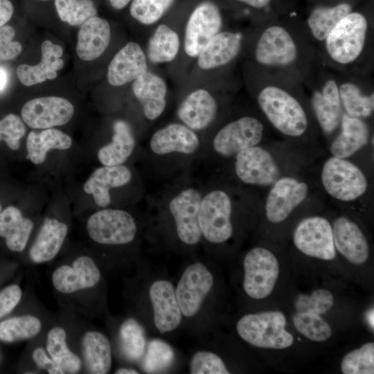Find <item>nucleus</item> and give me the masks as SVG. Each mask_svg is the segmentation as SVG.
<instances>
[{
    "instance_id": "nucleus-49",
    "label": "nucleus",
    "mask_w": 374,
    "mask_h": 374,
    "mask_svg": "<svg viewBox=\"0 0 374 374\" xmlns=\"http://www.w3.org/2000/svg\"><path fill=\"white\" fill-rule=\"evenodd\" d=\"M37 339H36V344H34L30 348V361L33 364L32 370L35 373H39L37 371H45L48 374H65L64 370L51 358L47 352L44 346V338L42 344Z\"/></svg>"
},
{
    "instance_id": "nucleus-47",
    "label": "nucleus",
    "mask_w": 374,
    "mask_h": 374,
    "mask_svg": "<svg viewBox=\"0 0 374 374\" xmlns=\"http://www.w3.org/2000/svg\"><path fill=\"white\" fill-rule=\"evenodd\" d=\"M192 374H229L230 373L223 359L217 354L207 350L196 352L189 364Z\"/></svg>"
},
{
    "instance_id": "nucleus-34",
    "label": "nucleus",
    "mask_w": 374,
    "mask_h": 374,
    "mask_svg": "<svg viewBox=\"0 0 374 374\" xmlns=\"http://www.w3.org/2000/svg\"><path fill=\"white\" fill-rule=\"evenodd\" d=\"M353 10V0H339L315 6L310 10L306 19L307 28L311 37L317 42H324L335 25Z\"/></svg>"
},
{
    "instance_id": "nucleus-44",
    "label": "nucleus",
    "mask_w": 374,
    "mask_h": 374,
    "mask_svg": "<svg viewBox=\"0 0 374 374\" xmlns=\"http://www.w3.org/2000/svg\"><path fill=\"white\" fill-rule=\"evenodd\" d=\"M175 359L172 348L160 339L151 340L143 355V369L145 373H159L170 366Z\"/></svg>"
},
{
    "instance_id": "nucleus-38",
    "label": "nucleus",
    "mask_w": 374,
    "mask_h": 374,
    "mask_svg": "<svg viewBox=\"0 0 374 374\" xmlns=\"http://www.w3.org/2000/svg\"><path fill=\"white\" fill-rule=\"evenodd\" d=\"M71 144V137L60 130L48 128L39 133L32 131L26 141L28 157L33 163L40 164L45 161L48 150H66Z\"/></svg>"
},
{
    "instance_id": "nucleus-6",
    "label": "nucleus",
    "mask_w": 374,
    "mask_h": 374,
    "mask_svg": "<svg viewBox=\"0 0 374 374\" xmlns=\"http://www.w3.org/2000/svg\"><path fill=\"white\" fill-rule=\"evenodd\" d=\"M286 324L285 315L275 310L247 314L238 321L235 328L240 337L253 346L285 349L294 340Z\"/></svg>"
},
{
    "instance_id": "nucleus-43",
    "label": "nucleus",
    "mask_w": 374,
    "mask_h": 374,
    "mask_svg": "<svg viewBox=\"0 0 374 374\" xmlns=\"http://www.w3.org/2000/svg\"><path fill=\"white\" fill-rule=\"evenodd\" d=\"M176 0H132L130 14L143 25L159 21L173 6Z\"/></svg>"
},
{
    "instance_id": "nucleus-9",
    "label": "nucleus",
    "mask_w": 374,
    "mask_h": 374,
    "mask_svg": "<svg viewBox=\"0 0 374 374\" xmlns=\"http://www.w3.org/2000/svg\"><path fill=\"white\" fill-rule=\"evenodd\" d=\"M265 133L262 120L254 116H242L219 129L212 139L211 149L221 158H234L240 152L260 145Z\"/></svg>"
},
{
    "instance_id": "nucleus-26",
    "label": "nucleus",
    "mask_w": 374,
    "mask_h": 374,
    "mask_svg": "<svg viewBox=\"0 0 374 374\" xmlns=\"http://www.w3.org/2000/svg\"><path fill=\"white\" fill-rule=\"evenodd\" d=\"M47 316L39 311L30 310L0 321V341L15 343L37 339L52 323Z\"/></svg>"
},
{
    "instance_id": "nucleus-23",
    "label": "nucleus",
    "mask_w": 374,
    "mask_h": 374,
    "mask_svg": "<svg viewBox=\"0 0 374 374\" xmlns=\"http://www.w3.org/2000/svg\"><path fill=\"white\" fill-rule=\"evenodd\" d=\"M218 109L214 96L206 89H198L183 100L177 114L181 123L197 133L215 121Z\"/></svg>"
},
{
    "instance_id": "nucleus-8",
    "label": "nucleus",
    "mask_w": 374,
    "mask_h": 374,
    "mask_svg": "<svg viewBox=\"0 0 374 374\" xmlns=\"http://www.w3.org/2000/svg\"><path fill=\"white\" fill-rule=\"evenodd\" d=\"M233 159L236 177L248 186H271L280 177L287 175L280 161L260 144L240 152Z\"/></svg>"
},
{
    "instance_id": "nucleus-16",
    "label": "nucleus",
    "mask_w": 374,
    "mask_h": 374,
    "mask_svg": "<svg viewBox=\"0 0 374 374\" xmlns=\"http://www.w3.org/2000/svg\"><path fill=\"white\" fill-rule=\"evenodd\" d=\"M201 148L197 133L181 123L168 124L151 136L148 142L149 152L155 157H191Z\"/></svg>"
},
{
    "instance_id": "nucleus-56",
    "label": "nucleus",
    "mask_w": 374,
    "mask_h": 374,
    "mask_svg": "<svg viewBox=\"0 0 374 374\" xmlns=\"http://www.w3.org/2000/svg\"><path fill=\"white\" fill-rule=\"evenodd\" d=\"M114 373L116 374H139V372L134 368L123 366V367H120L117 368L115 371Z\"/></svg>"
},
{
    "instance_id": "nucleus-22",
    "label": "nucleus",
    "mask_w": 374,
    "mask_h": 374,
    "mask_svg": "<svg viewBox=\"0 0 374 374\" xmlns=\"http://www.w3.org/2000/svg\"><path fill=\"white\" fill-rule=\"evenodd\" d=\"M79 355L83 371L91 374L109 373L112 366V348L107 337L97 330L84 328L78 335Z\"/></svg>"
},
{
    "instance_id": "nucleus-39",
    "label": "nucleus",
    "mask_w": 374,
    "mask_h": 374,
    "mask_svg": "<svg viewBox=\"0 0 374 374\" xmlns=\"http://www.w3.org/2000/svg\"><path fill=\"white\" fill-rule=\"evenodd\" d=\"M179 48L178 34L168 25L160 24L149 39L147 55L152 63H166L175 59Z\"/></svg>"
},
{
    "instance_id": "nucleus-48",
    "label": "nucleus",
    "mask_w": 374,
    "mask_h": 374,
    "mask_svg": "<svg viewBox=\"0 0 374 374\" xmlns=\"http://www.w3.org/2000/svg\"><path fill=\"white\" fill-rule=\"evenodd\" d=\"M26 133V127L17 115L10 114L0 120V141H4L12 150L20 146V140Z\"/></svg>"
},
{
    "instance_id": "nucleus-2",
    "label": "nucleus",
    "mask_w": 374,
    "mask_h": 374,
    "mask_svg": "<svg viewBox=\"0 0 374 374\" xmlns=\"http://www.w3.org/2000/svg\"><path fill=\"white\" fill-rule=\"evenodd\" d=\"M258 105L269 124L286 137H303L310 128L305 103L291 85L265 80L256 93Z\"/></svg>"
},
{
    "instance_id": "nucleus-25",
    "label": "nucleus",
    "mask_w": 374,
    "mask_h": 374,
    "mask_svg": "<svg viewBox=\"0 0 374 374\" xmlns=\"http://www.w3.org/2000/svg\"><path fill=\"white\" fill-rule=\"evenodd\" d=\"M147 71L145 54L138 44L130 42L111 60L107 69V80L112 86H123Z\"/></svg>"
},
{
    "instance_id": "nucleus-55",
    "label": "nucleus",
    "mask_w": 374,
    "mask_h": 374,
    "mask_svg": "<svg viewBox=\"0 0 374 374\" xmlns=\"http://www.w3.org/2000/svg\"><path fill=\"white\" fill-rule=\"evenodd\" d=\"M132 0H109L111 6L115 10H122L125 8Z\"/></svg>"
},
{
    "instance_id": "nucleus-29",
    "label": "nucleus",
    "mask_w": 374,
    "mask_h": 374,
    "mask_svg": "<svg viewBox=\"0 0 374 374\" xmlns=\"http://www.w3.org/2000/svg\"><path fill=\"white\" fill-rule=\"evenodd\" d=\"M242 36L238 32L220 31L197 56V64L204 70L216 69L231 62L239 54Z\"/></svg>"
},
{
    "instance_id": "nucleus-57",
    "label": "nucleus",
    "mask_w": 374,
    "mask_h": 374,
    "mask_svg": "<svg viewBox=\"0 0 374 374\" xmlns=\"http://www.w3.org/2000/svg\"><path fill=\"white\" fill-rule=\"evenodd\" d=\"M1 209H2L1 205L0 204V213H1Z\"/></svg>"
},
{
    "instance_id": "nucleus-52",
    "label": "nucleus",
    "mask_w": 374,
    "mask_h": 374,
    "mask_svg": "<svg viewBox=\"0 0 374 374\" xmlns=\"http://www.w3.org/2000/svg\"><path fill=\"white\" fill-rule=\"evenodd\" d=\"M13 12L14 7L9 0H0V28L11 19Z\"/></svg>"
},
{
    "instance_id": "nucleus-3",
    "label": "nucleus",
    "mask_w": 374,
    "mask_h": 374,
    "mask_svg": "<svg viewBox=\"0 0 374 374\" xmlns=\"http://www.w3.org/2000/svg\"><path fill=\"white\" fill-rule=\"evenodd\" d=\"M303 48L299 37L288 25L269 24L256 39L253 57L256 62L267 70L295 69L302 61Z\"/></svg>"
},
{
    "instance_id": "nucleus-35",
    "label": "nucleus",
    "mask_w": 374,
    "mask_h": 374,
    "mask_svg": "<svg viewBox=\"0 0 374 374\" xmlns=\"http://www.w3.org/2000/svg\"><path fill=\"white\" fill-rule=\"evenodd\" d=\"M33 226V222L15 206L0 213V237L5 238L7 248L12 252L21 253L26 249Z\"/></svg>"
},
{
    "instance_id": "nucleus-18",
    "label": "nucleus",
    "mask_w": 374,
    "mask_h": 374,
    "mask_svg": "<svg viewBox=\"0 0 374 374\" xmlns=\"http://www.w3.org/2000/svg\"><path fill=\"white\" fill-rule=\"evenodd\" d=\"M74 107L68 100L57 96L33 98L22 107L21 118L30 127L48 129L68 123Z\"/></svg>"
},
{
    "instance_id": "nucleus-40",
    "label": "nucleus",
    "mask_w": 374,
    "mask_h": 374,
    "mask_svg": "<svg viewBox=\"0 0 374 374\" xmlns=\"http://www.w3.org/2000/svg\"><path fill=\"white\" fill-rule=\"evenodd\" d=\"M118 341L121 355L130 362L142 358L146 349V337L143 326L134 318L128 317L118 330Z\"/></svg>"
},
{
    "instance_id": "nucleus-53",
    "label": "nucleus",
    "mask_w": 374,
    "mask_h": 374,
    "mask_svg": "<svg viewBox=\"0 0 374 374\" xmlns=\"http://www.w3.org/2000/svg\"><path fill=\"white\" fill-rule=\"evenodd\" d=\"M251 8L262 10L270 6L274 0H233Z\"/></svg>"
},
{
    "instance_id": "nucleus-5",
    "label": "nucleus",
    "mask_w": 374,
    "mask_h": 374,
    "mask_svg": "<svg viewBox=\"0 0 374 374\" xmlns=\"http://www.w3.org/2000/svg\"><path fill=\"white\" fill-rule=\"evenodd\" d=\"M236 205L235 196L224 187H214L203 193L198 214L202 237L215 244L230 240L234 232Z\"/></svg>"
},
{
    "instance_id": "nucleus-1",
    "label": "nucleus",
    "mask_w": 374,
    "mask_h": 374,
    "mask_svg": "<svg viewBox=\"0 0 374 374\" xmlns=\"http://www.w3.org/2000/svg\"><path fill=\"white\" fill-rule=\"evenodd\" d=\"M50 280L55 297L67 314L87 318L100 314L103 274L92 256L80 253L54 265Z\"/></svg>"
},
{
    "instance_id": "nucleus-15",
    "label": "nucleus",
    "mask_w": 374,
    "mask_h": 374,
    "mask_svg": "<svg viewBox=\"0 0 374 374\" xmlns=\"http://www.w3.org/2000/svg\"><path fill=\"white\" fill-rule=\"evenodd\" d=\"M213 283V276L204 263L195 262L186 267L175 288L183 316L190 318L198 313Z\"/></svg>"
},
{
    "instance_id": "nucleus-42",
    "label": "nucleus",
    "mask_w": 374,
    "mask_h": 374,
    "mask_svg": "<svg viewBox=\"0 0 374 374\" xmlns=\"http://www.w3.org/2000/svg\"><path fill=\"white\" fill-rule=\"evenodd\" d=\"M55 6L60 19L73 26H81L98 14L92 0H55Z\"/></svg>"
},
{
    "instance_id": "nucleus-14",
    "label": "nucleus",
    "mask_w": 374,
    "mask_h": 374,
    "mask_svg": "<svg viewBox=\"0 0 374 374\" xmlns=\"http://www.w3.org/2000/svg\"><path fill=\"white\" fill-rule=\"evenodd\" d=\"M293 242L303 254L323 260H332L337 256L332 224L322 216H310L296 226Z\"/></svg>"
},
{
    "instance_id": "nucleus-30",
    "label": "nucleus",
    "mask_w": 374,
    "mask_h": 374,
    "mask_svg": "<svg viewBox=\"0 0 374 374\" xmlns=\"http://www.w3.org/2000/svg\"><path fill=\"white\" fill-rule=\"evenodd\" d=\"M132 91L148 120L154 121L161 116L166 107L167 94L163 78L148 71L133 81Z\"/></svg>"
},
{
    "instance_id": "nucleus-24",
    "label": "nucleus",
    "mask_w": 374,
    "mask_h": 374,
    "mask_svg": "<svg viewBox=\"0 0 374 374\" xmlns=\"http://www.w3.org/2000/svg\"><path fill=\"white\" fill-rule=\"evenodd\" d=\"M69 231L68 225L56 218L47 217L28 250V260L39 265L54 260L60 253Z\"/></svg>"
},
{
    "instance_id": "nucleus-7",
    "label": "nucleus",
    "mask_w": 374,
    "mask_h": 374,
    "mask_svg": "<svg viewBox=\"0 0 374 374\" xmlns=\"http://www.w3.org/2000/svg\"><path fill=\"white\" fill-rule=\"evenodd\" d=\"M321 181L326 192L341 202H353L363 196L368 188L367 178L355 163L333 156L323 163Z\"/></svg>"
},
{
    "instance_id": "nucleus-21",
    "label": "nucleus",
    "mask_w": 374,
    "mask_h": 374,
    "mask_svg": "<svg viewBox=\"0 0 374 374\" xmlns=\"http://www.w3.org/2000/svg\"><path fill=\"white\" fill-rule=\"evenodd\" d=\"M334 244L346 260L353 265L366 262L370 248L365 235L352 220L341 215L335 219L332 224Z\"/></svg>"
},
{
    "instance_id": "nucleus-27",
    "label": "nucleus",
    "mask_w": 374,
    "mask_h": 374,
    "mask_svg": "<svg viewBox=\"0 0 374 374\" xmlns=\"http://www.w3.org/2000/svg\"><path fill=\"white\" fill-rule=\"evenodd\" d=\"M45 348L51 358L65 373L76 374L83 371V363L79 353L70 346L66 326L52 322L44 335Z\"/></svg>"
},
{
    "instance_id": "nucleus-36",
    "label": "nucleus",
    "mask_w": 374,
    "mask_h": 374,
    "mask_svg": "<svg viewBox=\"0 0 374 374\" xmlns=\"http://www.w3.org/2000/svg\"><path fill=\"white\" fill-rule=\"evenodd\" d=\"M112 141L98 152V159L103 166L122 165L133 153L136 139L127 123L117 121L114 126Z\"/></svg>"
},
{
    "instance_id": "nucleus-13",
    "label": "nucleus",
    "mask_w": 374,
    "mask_h": 374,
    "mask_svg": "<svg viewBox=\"0 0 374 374\" xmlns=\"http://www.w3.org/2000/svg\"><path fill=\"white\" fill-rule=\"evenodd\" d=\"M223 26L220 6L213 0L197 3L188 15L184 35V51L192 57H197L207 43Z\"/></svg>"
},
{
    "instance_id": "nucleus-10",
    "label": "nucleus",
    "mask_w": 374,
    "mask_h": 374,
    "mask_svg": "<svg viewBox=\"0 0 374 374\" xmlns=\"http://www.w3.org/2000/svg\"><path fill=\"white\" fill-rule=\"evenodd\" d=\"M86 231L96 244L118 247L132 243L136 237L138 227L135 219L127 211L106 208L89 217Z\"/></svg>"
},
{
    "instance_id": "nucleus-12",
    "label": "nucleus",
    "mask_w": 374,
    "mask_h": 374,
    "mask_svg": "<svg viewBox=\"0 0 374 374\" xmlns=\"http://www.w3.org/2000/svg\"><path fill=\"white\" fill-rule=\"evenodd\" d=\"M243 289L250 298L263 299L272 292L279 275L276 256L268 249H251L243 260Z\"/></svg>"
},
{
    "instance_id": "nucleus-51",
    "label": "nucleus",
    "mask_w": 374,
    "mask_h": 374,
    "mask_svg": "<svg viewBox=\"0 0 374 374\" xmlns=\"http://www.w3.org/2000/svg\"><path fill=\"white\" fill-rule=\"evenodd\" d=\"M23 291L18 284H11L0 291V319L10 314L19 303Z\"/></svg>"
},
{
    "instance_id": "nucleus-45",
    "label": "nucleus",
    "mask_w": 374,
    "mask_h": 374,
    "mask_svg": "<svg viewBox=\"0 0 374 374\" xmlns=\"http://www.w3.org/2000/svg\"><path fill=\"white\" fill-rule=\"evenodd\" d=\"M344 374L374 373V344L367 342L344 356L341 362Z\"/></svg>"
},
{
    "instance_id": "nucleus-46",
    "label": "nucleus",
    "mask_w": 374,
    "mask_h": 374,
    "mask_svg": "<svg viewBox=\"0 0 374 374\" xmlns=\"http://www.w3.org/2000/svg\"><path fill=\"white\" fill-rule=\"evenodd\" d=\"M334 305V296L326 289H317L310 294H301L294 301L297 312H305L322 315L327 313Z\"/></svg>"
},
{
    "instance_id": "nucleus-32",
    "label": "nucleus",
    "mask_w": 374,
    "mask_h": 374,
    "mask_svg": "<svg viewBox=\"0 0 374 374\" xmlns=\"http://www.w3.org/2000/svg\"><path fill=\"white\" fill-rule=\"evenodd\" d=\"M42 59L36 65L20 64L17 66L16 73L17 78L25 86H32L43 82L47 80H53L57 71L64 66V61L60 57L63 55L62 48L45 40L41 46Z\"/></svg>"
},
{
    "instance_id": "nucleus-33",
    "label": "nucleus",
    "mask_w": 374,
    "mask_h": 374,
    "mask_svg": "<svg viewBox=\"0 0 374 374\" xmlns=\"http://www.w3.org/2000/svg\"><path fill=\"white\" fill-rule=\"evenodd\" d=\"M111 39L108 21L98 15L85 21L78 33L76 53L84 61L98 58L107 49Z\"/></svg>"
},
{
    "instance_id": "nucleus-19",
    "label": "nucleus",
    "mask_w": 374,
    "mask_h": 374,
    "mask_svg": "<svg viewBox=\"0 0 374 374\" xmlns=\"http://www.w3.org/2000/svg\"><path fill=\"white\" fill-rule=\"evenodd\" d=\"M310 105L322 132L327 136L334 134L340 127L344 113L338 80L332 76L323 78L312 91Z\"/></svg>"
},
{
    "instance_id": "nucleus-11",
    "label": "nucleus",
    "mask_w": 374,
    "mask_h": 374,
    "mask_svg": "<svg viewBox=\"0 0 374 374\" xmlns=\"http://www.w3.org/2000/svg\"><path fill=\"white\" fill-rule=\"evenodd\" d=\"M202 195L199 188L188 185L179 188L168 201L177 236L184 244L196 245L202 238L198 222Z\"/></svg>"
},
{
    "instance_id": "nucleus-41",
    "label": "nucleus",
    "mask_w": 374,
    "mask_h": 374,
    "mask_svg": "<svg viewBox=\"0 0 374 374\" xmlns=\"http://www.w3.org/2000/svg\"><path fill=\"white\" fill-rule=\"evenodd\" d=\"M292 321L295 328L311 341L323 342L332 335L330 326L321 315L296 312L292 317Z\"/></svg>"
},
{
    "instance_id": "nucleus-54",
    "label": "nucleus",
    "mask_w": 374,
    "mask_h": 374,
    "mask_svg": "<svg viewBox=\"0 0 374 374\" xmlns=\"http://www.w3.org/2000/svg\"><path fill=\"white\" fill-rule=\"evenodd\" d=\"M8 82V74L7 71L0 67V92L3 91Z\"/></svg>"
},
{
    "instance_id": "nucleus-50",
    "label": "nucleus",
    "mask_w": 374,
    "mask_h": 374,
    "mask_svg": "<svg viewBox=\"0 0 374 374\" xmlns=\"http://www.w3.org/2000/svg\"><path fill=\"white\" fill-rule=\"evenodd\" d=\"M15 29L10 26L0 28V62L13 60L22 51L21 44L13 40Z\"/></svg>"
},
{
    "instance_id": "nucleus-37",
    "label": "nucleus",
    "mask_w": 374,
    "mask_h": 374,
    "mask_svg": "<svg viewBox=\"0 0 374 374\" xmlns=\"http://www.w3.org/2000/svg\"><path fill=\"white\" fill-rule=\"evenodd\" d=\"M338 87L344 113L362 119L371 116L374 110L373 91L366 93L358 82L349 79L338 82Z\"/></svg>"
},
{
    "instance_id": "nucleus-31",
    "label": "nucleus",
    "mask_w": 374,
    "mask_h": 374,
    "mask_svg": "<svg viewBox=\"0 0 374 374\" xmlns=\"http://www.w3.org/2000/svg\"><path fill=\"white\" fill-rule=\"evenodd\" d=\"M132 177L130 170L125 166H103L91 174L83 188L93 195L98 206L105 208L111 202L109 190L127 184Z\"/></svg>"
},
{
    "instance_id": "nucleus-4",
    "label": "nucleus",
    "mask_w": 374,
    "mask_h": 374,
    "mask_svg": "<svg viewBox=\"0 0 374 374\" xmlns=\"http://www.w3.org/2000/svg\"><path fill=\"white\" fill-rule=\"evenodd\" d=\"M369 29L366 14L357 10L351 11L335 25L325 39L328 57L339 66L355 63L366 50Z\"/></svg>"
},
{
    "instance_id": "nucleus-28",
    "label": "nucleus",
    "mask_w": 374,
    "mask_h": 374,
    "mask_svg": "<svg viewBox=\"0 0 374 374\" xmlns=\"http://www.w3.org/2000/svg\"><path fill=\"white\" fill-rule=\"evenodd\" d=\"M339 128L330 145V154L335 157L349 158L369 142L371 135L364 119L343 113Z\"/></svg>"
},
{
    "instance_id": "nucleus-17",
    "label": "nucleus",
    "mask_w": 374,
    "mask_h": 374,
    "mask_svg": "<svg viewBox=\"0 0 374 374\" xmlns=\"http://www.w3.org/2000/svg\"><path fill=\"white\" fill-rule=\"evenodd\" d=\"M309 186L294 177L285 175L270 188L265 203L267 220L273 224L284 222L309 195Z\"/></svg>"
},
{
    "instance_id": "nucleus-58",
    "label": "nucleus",
    "mask_w": 374,
    "mask_h": 374,
    "mask_svg": "<svg viewBox=\"0 0 374 374\" xmlns=\"http://www.w3.org/2000/svg\"><path fill=\"white\" fill-rule=\"evenodd\" d=\"M41 1H47V0H41Z\"/></svg>"
},
{
    "instance_id": "nucleus-20",
    "label": "nucleus",
    "mask_w": 374,
    "mask_h": 374,
    "mask_svg": "<svg viewBox=\"0 0 374 374\" xmlns=\"http://www.w3.org/2000/svg\"><path fill=\"white\" fill-rule=\"evenodd\" d=\"M149 296L157 330L161 333L175 330L181 323L183 315L172 283L165 279L154 281L150 287Z\"/></svg>"
}]
</instances>
